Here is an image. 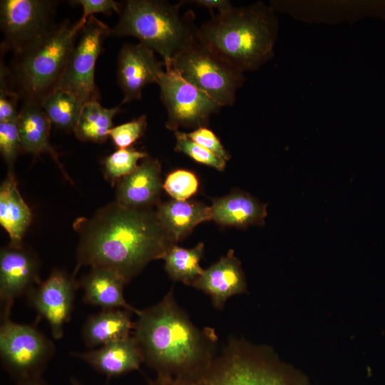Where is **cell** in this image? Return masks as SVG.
Returning <instances> with one entry per match:
<instances>
[{
  "instance_id": "6da1fadb",
  "label": "cell",
  "mask_w": 385,
  "mask_h": 385,
  "mask_svg": "<svg viewBox=\"0 0 385 385\" xmlns=\"http://www.w3.org/2000/svg\"><path fill=\"white\" fill-rule=\"evenodd\" d=\"M73 227L79 235L74 275L88 265L111 270L128 283L176 244L155 210L129 208L116 201L77 219Z\"/></svg>"
},
{
  "instance_id": "7a4b0ae2",
  "label": "cell",
  "mask_w": 385,
  "mask_h": 385,
  "mask_svg": "<svg viewBox=\"0 0 385 385\" xmlns=\"http://www.w3.org/2000/svg\"><path fill=\"white\" fill-rule=\"evenodd\" d=\"M135 314L133 337L143 363L157 376L198 381L217 356L215 330L197 327L176 302L173 288L160 302Z\"/></svg>"
},
{
  "instance_id": "3957f363",
  "label": "cell",
  "mask_w": 385,
  "mask_h": 385,
  "mask_svg": "<svg viewBox=\"0 0 385 385\" xmlns=\"http://www.w3.org/2000/svg\"><path fill=\"white\" fill-rule=\"evenodd\" d=\"M278 22L262 2L211 15L197 31V38L242 72L259 68L274 54Z\"/></svg>"
},
{
  "instance_id": "277c9868",
  "label": "cell",
  "mask_w": 385,
  "mask_h": 385,
  "mask_svg": "<svg viewBox=\"0 0 385 385\" xmlns=\"http://www.w3.org/2000/svg\"><path fill=\"white\" fill-rule=\"evenodd\" d=\"M183 1L129 0L122 4L120 18L111 35L130 36L160 54L169 64L196 38L192 11L181 14Z\"/></svg>"
},
{
  "instance_id": "5b68a950",
  "label": "cell",
  "mask_w": 385,
  "mask_h": 385,
  "mask_svg": "<svg viewBox=\"0 0 385 385\" xmlns=\"http://www.w3.org/2000/svg\"><path fill=\"white\" fill-rule=\"evenodd\" d=\"M80 29L66 20L14 53L9 68L15 90L24 102L40 104L57 88Z\"/></svg>"
},
{
  "instance_id": "8992f818",
  "label": "cell",
  "mask_w": 385,
  "mask_h": 385,
  "mask_svg": "<svg viewBox=\"0 0 385 385\" xmlns=\"http://www.w3.org/2000/svg\"><path fill=\"white\" fill-rule=\"evenodd\" d=\"M197 385H309L306 378L265 349L231 338Z\"/></svg>"
},
{
  "instance_id": "52a82bcc",
  "label": "cell",
  "mask_w": 385,
  "mask_h": 385,
  "mask_svg": "<svg viewBox=\"0 0 385 385\" xmlns=\"http://www.w3.org/2000/svg\"><path fill=\"white\" fill-rule=\"evenodd\" d=\"M183 79L207 93L222 107L232 106L244 81L243 72L232 66L196 37L169 64Z\"/></svg>"
},
{
  "instance_id": "ba28073f",
  "label": "cell",
  "mask_w": 385,
  "mask_h": 385,
  "mask_svg": "<svg viewBox=\"0 0 385 385\" xmlns=\"http://www.w3.org/2000/svg\"><path fill=\"white\" fill-rule=\"evenodd\" d=\"M54 352L52 341L35 325L1 319V362L16 381L42 376Z\"/></svg>"
},
{
  "instance_id": "9c48e42d",
  "label": "cell",
  "mask_w": 385,
  "mask_h": 385,
  "mask_svg": "<svg viewBox=\"0 0 385 385\" xmlns=\"http://www.w3.org/2000/svg\"><path fill=\"white\" fill-rule=\"evenodd\" d=\"M157 84L168 113L165 126L170 130L180 127L195 129L209 125L211 115L222 106L207 93L177 73L170 66L160 76Z\"/></svg>"
},
{
  "instance_id": "30bf717a",
  "label": "cell",
  "mask_w": 385,
  "mask_h": 385,
  "mask_svg": "<svg viewBox=\"0 0 385 385\" xmlns=\"http://www.w3.org/2000/svg\"><path fill=\"white\" fill-rule=\"evenodd\" d=\"M108 25L91 16L80 30L66 68L57 88L68 91L84 103L98 101L95 68L106 38L111 35Z\"/></svg>"
},
{
  "instance_id": "8fae6325",
  "label": "cell",
  "mask_w": 385,
  "mask_h": 385,
  "mask_svg": "<svg viewBox=\"0 0 385 385\" xmlns=\"http://www.w3.org/2000/svg\"><path fill=\"white\" fill-rule=\"evenodd\" d=\"M57 1L48 0H3L0 25L4 39L1 50L14 53L36 41L56 24L53 20Z\"/></svg>"
},
{
  "instance_id": "7c38bea8",
  "label": "cell",
  "mask_w": 385,
  "mask_h": 385,
  "mask_svg": "<svg viewBox=\"0 0 385 385\" xmlns=\"http://www.w3.org/2000/svg\"><path fill=\"white\" fill-rule=\"evenodd\" d=\"M78 288L74 274L55 269L46 280L26 294L29 306L36 312L38 318L48 323L55 339H60L63 335L64 325L71 319Z\"/></svg>"
},
{
  "instance_id": "4fadbf2b",
  "label": "cell",
  "mask_w": 385,
  "mask_h": 385,
  "mask_svg": "<svg viewBox=\"0 0 385 385\" xmlns=\"http://www.w3.org/2000/svg\"><path fill=\"white\" fill-rule=\"evenodd\" d=\"M37 255L23 245H9L0 251L1 319L10 317L14 301L26 296L41 281Z\"/></svg>"
},
{
  "instance_id": "5bb4252c",
  "label": "cell",
  "mask_w": 385,
  "mask_h": 385,
  "mask_svg": "<svg viewBox=\"0 0 385 385\" xmlns=\"http://www.w3.org/2000/svg\"><path fill=\"white\" fill-rule=\"evenodd\" d=\"M155 52L141 43H126L118 56L117 78L123 93L121 104L141 99L142 91L150 83H157L165 71Z\"/></svg>"
},
{
  "instance_id": "9a60e30c",
  "label": "cell",
  "mask_w": 385,
  "mask_h": 385,
  "mask_svg": "<svg viewBox=\"0 0 385 385\" xmlns=\"http://www.w3.org/2000/svg\"><path fill=\"white\" fill-rule=\"evenodd\" d=\"M163 184L160 164L148 155L117 183L115 201L129 208L153 209L160 203Z\"/></svg>"
},
{
  "instance_id": "2e32d148",
  "label": "cell",
  "mask_w": 385,
  "mask_h": 385,
  "mask_svg": "<svg viewBox=\"0 0 385 385\" xmlns=\"http://www.w3.org/2000/svg\"><path fill=\"white\" fill-rule=\"evenodd\" d=\"M192 286L207 294L217 309H222L232 296L245 292V274L234 251L230 250L226 255L204 270Z\"/></svg>"
},
{
  "instance_id": "e0dca14e",
  "label": "cell",
  "mask_w": 385,
  "mask_h": 385,
  "mask_svg": "<svg viewBox=\"0 0 385 385\" xmlns=\"http://www.w3.org/2000/svg\"><path fill=\"white\" fill-rule=\"evenodd\" d=\"M71 354L108 377H116L138 370L143 363L133 337L112 342L96 349Z\"/></svg>"
},
{
  "instance_id": "ac0fdd59",
  "label": "cell",
  "mask_w": 385,
  "mask_h": 385,
  "mask_svg": "<svg viewBox=\"0 0 385 385\" xmlns=\"http://www.w3.org/2000/svg\"><path fill=\"white\" fill-rule=\"evenodd\" d=\"M267 206L247 192L235 190L212 200L210 206L211 220L223 226L242 229L262 226L267 215Z\"/></svg>"
},
{
  "instance_id": "d6986e66",
  "label": "cell",
  "mask_w": 385,
  "mask_h": 385,
  "mask_svg": "<svg viewBox=\"0 0 385 385\" xmlns=\"http://www.w3.org/2000/svg\"><path fill=\"white\" fill-rule=\"evenodd\" d=\"M17 121L21 151L34 155L49 154L64 177L71 182L59 160L58 153L50 143L52 124L41 105L33 101L24 102Z\"/></svg>"
},
{
  "instance_id": "ffe728a7",
  "label": "cell",
  "mask_w": 385,
  "mask_h": 385,
  "mask_svg": "<svg viewBox=\"0 0 385 385\" xmlns=\"http://www.w3.org/2000/svg\"><path fill=\"white\" fill-rule=\"evenodd\" d=\"M126 284L120 275L102 267H92L78 281L86 303L102 309H124L135 314L138 309L130 305L124 297L123 288Z\"/></svg>"
},
{
  "instance_id": "44dd1931",
  "label": "cell",
  "mask_w": 385,
  "mask_h": 385,
  "mask_svg": "<svg viewBox=\"0 0 385 385\" xmlns=\"http://www.w3.org/2000/svg\"><path fill=\"white\" fill-rule=\"evenodd\" d=\"M32 212L24 200L13 172H8L0 187V223L10 238V245H22L32 221Z\"/></svg>"
},
{
  "instance_id": "7402d4cb",
  "label": "cell",
  "mask_w": 385,
  "mask_h": 385,
  "mask_svg": "<svg viewBox=\"0 0 385 385\" xmlns=\"http://www.w3.org/2000/svg\"><path fill=\"white\" fill-rule=\"evenodd\" d=\"M156 208L160 223L176 244L197 225L211 220L210 207L199 202L172 199Z\"/></svg>"
},
{
  "instance_id": "603a6c76",
  "label": "cell",
  "mask_w": 385,
  "mask_h": 385,
  "mask_svg": "<svg viewBox=\"0 0 385 385\" xmlns=\"http://www.w3.org/2000/svg\"><path fill=\"white\" fill-rule=\"evenodd\" d=\"M133 312L124 309H102L90 316L82 328V339L86 346L95 348L128 338L134 329Z\"/></svg>"
},
{
  "instance_id": "cb8c5ba5",
  "label": "cell",
  "mask_w": 385,
  "mask_h": 385,
  "mask_svg": "<svg viewBox=\"0 0 385 385\" xmlns=\"http://www.w3.org/2000/svg\"><path fill=\"white\" fill-rule=\"evenodd\" d=\"M120 111V105L106 108L98 101L86 102L82 107L73 133L81 141L104 143L110 138L114 116Z\"/></svg>"
},
{
  "instance_id": "d4e9b609",
  "label": "cell",
  "mask_w": 385,
  "mask_h": 385,
  "mask_svg": "<svg viewBox=\"0 0 385 385\" xmlns=\"http://www.w3.org/2000/svg\"><path fill=\"white\" fill-rule=\"evenodd\" d=\"M83 104L75 94L60 88L52 91L40 103L51 124L59 129L73 132Z\"/></svg>"
},
{
  "instance_id": "484cf974",
  "label": "cell",
  "mask_w": 385,
  "mask_h": 385,
  "mask_svg": "<svg viewBox=\"0 0 385 385\" xmlns=\"http://www.w3.org/2000/svg\"><path fill=\"white\" fill-rule=\"evenodd\" d=\"M203 254L202 242L192 248H183L175 244L162 260L165 261V270L170 279L192 286L204 270L200 265Z\"/></svg>"
},
{
  "instance_id": "4316f807",
  "label": "cell",
  "mask_w": 385,
  "mask_h": 385,
  "mask_svg": "<svg viewBox=\"0 0 385 385\" xmlns=\"http://www.w3.org/2000/svg\"><path fill=\"white\" fill-rule=\"evenodd\" d=\"M148 156V153L133 147L117 149L103 161L105 178L113 185L138 167V163Z\"/></svg>"
},
{
  "instance_id": "83f0119b",
  "label": "cell",
  "mask_w": 385,
  "mask_h": 385,
  "mask_svg": "<svg viewBox=\"0 0 385 385\" xmlns=\"http://www.w3.org/2000/svg\"><path fill=\"white\" fill-rule=\"evenodd\" d=\"M176 143L175 151L183 153L195 161L222 171L225 168L226 161L220 158L210 150L190 139L187 133L175 131Z\"/></svg>"
},
{
  "instance_id": "f1b7e54d",
  "label": "cell",
  "mask_w": 385,
  "mask_h": 385,
  "mask_svg": "<svg viewBox=\"0 0 385 385\" xmlns=\"http://www.w3.org/2000/svg\"><path fill=\"white\" fill-rule=\"evenodd\" d=\"M199 180L192 171L178 169L170 173L163 184V190L173 199L187 200L198 190Z\"/></svg>"
},
{
  "instance_id": "f546056e",
  "label": "cell",
  "mask_w": 385,
  "mask_h": 385,
  "mask_svg": "<svg viewBox=\"0 0 385 385\" xmlns=\"http://www.w3.org/2000/svg\"><path fill=\"white\" fill-rule=\"evenodd\" d=\"M20 98L15 90L9 71L0 68V122L17 120L19 111L17 102Z\"/></svg>"
},
{
  "instance_id": "4dcf8cb0",
  "label": "cell",
  "mask_w": 385,
  "mask_h": 385,
  "mask_svg": "<svg viewBox=\"0 0 385 385\" xmlns=\"http://www.w3.org/2000/svg\"><path fill=\"white\" fill-rule=\"evenodd\" d=\"M17 120L0 122V151L9 172H13L16 159L21 151Z\"/></svg>"
},
{
  "instance_id": "1f68e13d",
  "label": "cell",
  "mask_w": 385,
  "mask_h": 385,
  "mask_svg": "<svg viewBox=\"0 0 385 385\" xmlns=\"http://www.w3.org/2000/svg\"><path fill=\"white\" fill-rule=\"evenodd\" d=\"M147 116L142 115L131 121L113 127L110 138L118 149L126 148L136 142L145 133Z\"/></svg>"
},
{
  "instance_id": "d6a6232c",
  "label": "cell",
  "mask_w": 385,
  "mask_h": 385,
  "mask_svg": "<svg viewBox=\"0 0 385 385\" xmlns=\"http://www.w3.org/2000/svg\"><path fill=\"white\" fill-rule=\"evenodd\" d=\"M69 2L83 7L81 18L76 22L80 30L83 27L88 19L93 16V14L101 13L105 15H111L113 12H116L120 14L122 8L121 4L113 0H75Z\"/></svg>"
},
{
  "instance_id": "836d02e7",
  "label": "cell",
  "mask_w": 385,
  "mask_h": 385,
  "mask_svg": "<svg viewBox=\"0 0 385 385\" xmlns=\"http://www.w3.org/2000/svg\"><path fill=\"white\" fill-rule=\"evenodd\" d=\"M187 135L196 143L210 150L220 158L225 161L230 159V155L225 150L220 139L207 127L195 129L190 133H187Z\"/></svg>"
},
{
  "instance_id": "e575fe53",
  "label": "cell",
  "mask_w": 385,
  "mask_h": 385,
  "mask_svg": "<svg viewBox=\"0 0 385 385\" xmlns=\"http://www.w3.org/2000/svg\"><path fill=\"white\" fill-rule=\"evenodd\" d=\"M185 4L190 3L195 4L199 6L205 7L208 9L211 14H213L212 9L218 10V13H221L230 9L232 6L228 0H192V1H183Z\"/></svg>"
},
{
  "instance_id": "d590c367",
  "label": "cell",
  "mask_w": 385,
  "mask_h": 385,
  "mask_svg": "<svg viewBox=\"0 0 385 385\" xmlns=\"http://www.w3.org/2000/svg\"><path fill=\"white\" fill-rule=\"evenodd\" d=\"M146 385H197V381L183 378L157 376Z\"/></svg>"
},
{
  "instance_id": "8d00e7d4",
  "label": "cell",
  "mask_w": 385,
  "mask_h": 385,
  "mask_svg": "<svg viewBox=\"0 0 385 385\" xmlns=\"http://www.w3.org/2000/svg\"><path fill=\"white\" fill-rule=\"evenodd\" d=\"M15 385H49L42 376L25 379L16 381Z\"/></svg>"
},
{
  "instance_id": "74e56055",
  "label": "cell",
  "mask_w": 385,
  "mask_h": 385,
  "mask_svg": "<svg viewBox=\"0 0 385 385\" xmlns=\"http://www.w3.org/2000/svg\"><path fill=\"white\" fill-rule=\"evenodd\" d=\"M71 385H82L81 382L76 378H71Z\"/></svg>"
}]
</instances>
